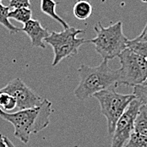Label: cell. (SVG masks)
Returning a JSON list of instances; mask_svg holds the SVG:
<instances>
[{
    "label": "cell",
    "instance_id": "8",
    "mask_svg": "<svg viewBox=\"0 0 147 147\" xmlns=\"http://www.w3.org/2000/svg\"><path fill=\"white\" fill-rule=\"evenodd\" d=\"M142 104L136 98L129 105L117 122L113 134L111 147H124L134 131V121Z\"/></svg>",
    "mask_w": 147,
    "mask_h": 147
},
{
    "label": "cell",
    "instance_id": "17",
    "mask_svg": "<svg viewBox=\"0 0 147 147\" xmlns=\"http://www.w3.org/2000/svg\"><path fill=\"white\" fill-rule=\"evenodd\" d=\"M124 147H147V137L134 131Z\"/></svg>",
    "mask_w": 147,
    "mask_h": 147
},
{
    "label": "cell",
    "instance_id": "12",
    "mask_svg": "<svg viewBox=\"0 0 147 147\" xmlns=\"http://www.w3.org/2000/svg\"><path fill=\"white\" fill-rule=\"evenodd\" d=\"M134 131L147 137V105L142 104L134 121Z\"/></svg>",
    "mask_w": 147,
    "mask_h": 147
},
{
    "label": "cell",
    "instance_id": "7",
    "mask_svg": "<svg viewBox=\"0 0 147 147\" xmlns=\"http://www.w3.org/2000/svg\"><path fill=\"white\" fill-rule=\"evenodd\" d=\"M0 92L9 94L15 97L17 111L37 107L42 105L45 99L28 87L19 77L10 80L5 86L0 89Z\"/></svg>",
    "mask_w": 147,
    "mask_h": 147
},
{
    "label": "cell",
    "instance_id": "24",
    "mask_svg": "<svg viewBox=\"0 0 147 147\" xmlns=\"http://www.w3.org/2000/svg\"><path fill=\"white\" fill-rule=\"evenodd\" d=\"M146 82H147V81H146Z\"/></svg>",
    "mask_w": 147,
    "mask_h": 147
},
{
    "label": "cell",
    "instance_id": "19",
    "mask_svg": "<svg viewBox=\"0 0 147 147\" xmlns=\"http://www.w3.org/2000/svg\"><path fill=\"white\" fill-rule=\"evenodd\" d=\"M30 0H9V9H15L19 8H30Z\"/></svg>",
    "mask_w": 147,
    "mask_h": 147
},
{
    "label": "cell",
    "instance_id": "4",
    "mask_svg": "<svg viewBox=\"0 0 147 147\" xmlns=\"http://www.w3.org/2000/svg\"><path fill=\"white\" fill-rule=\"evenodd\" d=\"M99 102L101 113L107 119V133L112 135L117 122L129 105L135 99L133 94H121L114 89L102 90L93 96Z\"/></svg>",
    "mask_w": 147,
    "mask_h": 147
},
{
    "label": "cell",
    "instance_id": "1",
    "mask_svg": "<svg viewBox=\"0 0 147 147\" xmlns=\"http://www.w3.org/2000/svg\"><path fill=\"white\" fill-rule=\"evenodd\" d=\"M52 112V102L44 99L42 105L37 107L14 113H5L0 108V118L10 123L15 128V138L27 145L30 134L41 132L49 125Z\"/></svg>",
    "mask_w": 147,
    "mask_h": 147
},
{
    "label": "cell",
    "instance_id": "23",
    "mask_svg": "<svg viewBox=\"0 0 147 147\" xmlns=\"http://www.w3.org/2000/svg\"><path fill=\"white\" fill-rule=\"evenodd\" d=\"M1 1H2V0H0V3H1Z\"/></svg>",
    "mask_w": 147,
    "mask_h": 147
},
{
    "label": "cell",
    "instance_id": "15",
    "mask_svg": "<svg viewBox=\"0 0 147 147\" xmlns=\"http://www.w3.org/2000/svg\"><path fill=\"white\" fill-rule=\"evenodd\" d=\"M17 107L16 100L9 94L0 92V108L5 113H12Z\"/></svg>",
    "mask_w": 147,
    "mask_h": 147
},
{
    "label": "cell",
    "instance_id": "21",
    "mask_svg": "<svg viewBox=\"0 0 147 147\" xmlns=\"http://www.w3.org/2000/svg\"><path fill=\"white\" fill-rule=\"evenodd\" d=\"M0 147H8L7 144L4 141V136L0 134Z\"/></svg>",
    "mask_w": 147,
    "mask_h": 147
},
{
    "label": "cell",
    "instance_id": "2",
    "mask_svg": "<svg viewBox=\"0 0 147 147\" xmlns=\"http://www.w3.org/2000/svg\"><path fill=\"white\" fill-rule=\"evenodd\" d=\"M80 83L74 94L80 101H85L95 94L107 89H114L119 84L118 69H113L107 60L96 67L80 64L78 69Z\"/></svg>",
    "mask_w": 147,
    "mask_h": 147
},
{
    "label": "cell",
    "instance_id": "18",
    "mask_svg": "<svg viewBox=\"0 0 147 147\" xmlns=\"http://www.w3.org/2000/svg\"><path fill=\"white\" fill-rule=\"evenodd\" d=\"M133 95L141 102V104L147 105V82L134 86L133 90Z\"/></svg>",
    "mask_w": 147,
    "mask_h": 147
},
{
    "label": "cell",
    "instance_id": "13",
    "mask_svg": "<svg viewBox=\"0 0 147 147\" xmlns=\"http://www.w3.org/2000/svg\"><path fill=\"white\" fill-rule=\"evenodd\" d=\"M9 12V6H4L0 3V25H2L5 29L7 30L9 34H15L21 31V28L16 27L10 23L9 20L8 15Z\"/></svg>",
    "mask_w": 147,
    "mask_h": 147
},
{
    "label": "cell",
    "instance_id": "6",
    "mask_svg": "<svg viewBox=\"0 0 147 147\" xmlns=\"http://www.w3.org/2000/svg\"><path fill=\"white\" fill-rule=\"evenodd\" d=\"M119 84L137 86L147 81V60L126 48L119 56Z\"/></svg>",
    "mask_w": 147,
    "mask_h": 147
},
{
    "label": "cell",
    "instance_id": "22",
    "mask_svg": "<svg viewBox=\"0 0 147 147\" xmlns=\"http://www.w3.org/2000/svg\"><path fill=\"white\" fill-rule=\"evenodd\" d=\"M4 141H5V143L7 144L8 147H15V146H14V144L12 143V141H11L8 137H6V136H4Z\"/></svg>",
    "mask_w": 147,
    "mask_h": 147
},
{
    "label": "cell",
    "instance_id": "14",
    "mask_svg": "<svg viewBox=\"0 0 147 147\" xmlns=\"http://www.w3.org/2000/svg\"><path fill=\"white\" fill-rule=\"evenodd\" d=\"M31 16H32V12L30 8H19L9 11L8 18L14 19L16 21L25 25L26 22L31 20Z\"/></svg>",
    "mask_w": 147,
    "mask_h": 147
},
{
    "label": "cell",
    "instance_id": "5",
    "mask_svg": "<svg viewBox=\"0 0 147 147\" xmlns=\"http://www.w3.org/2000/svg\"><path fill=\"white\" fill-rule=\"evenodd\" d=\"M84 32V30L69 27L61 32L53 31L50 33V36L44 40V42L53 47L54 58L52 65L53 67L58 65L63 59L78 53L79 48L86 43V41L84 38H78L77 36Z\"/></svg>",
    "mask_w": 147,
    "mask_h": 147
},
{
    "label": "cell",
    "instance_id": "20",
    "mask_svg": "<svg viewBox=\"0 0 147 147\" xmlns=\"http://www.w3.org/2000/svg\"><path fill=\"white\" fill-rule=\"evenodd\" d=\"M134 39H135L136 41H140V42H147V23L143 30L141 31V33Z\"/></svg>",
    "mask_w": 147,
    "mask_h": 147
},
{
    "label": "cell",
    "instance_id": "10",
    "mask_svg": "<svg viewBox=\"0 0 147 147\" xmlns=\"http://www.w3.org/2000/svg\"><path fill=\"white\" fill-rule=\"evenodd\" d=\"M58 4L57 2L53 0H42L41 2V10L47 15L50 16L52 19L58 21L59 24L63 27V29L69 28L68 23L63 20L57 13H56V5Z\"/></svg>",
    "mask_w": 147,
    "mask_h": 147
},
{
    "label": "cell",
    "instance_id": "16",
    "mask_svg": "<svg viewBox=\"0 0 147 147\" xmlns=\"http://www.w3.org/2000/svg\"><path fill=\"white\" fill-rule=\"evenodd\" d=\"M127 47L134 53L147 60V42H140L132 39L128 41Z\"/></svg>",
    "mask_w": 147,
    "mask_h": 147
},
{
    "label": "cell",
    "instance_id": "3",
    "mask_svg": "<svg viewBox=\"0 0 147 147\" xmlns=\"http://www.w3.org/2000/svg\"><path fill=\"white\" fill-rule=\"evenodd\" d=\"M94 30L96 36L87 40L95 46L96 51L102 57L103 60H111L128 48L127 44L129 39L123 34V22L118 21L107 27H104L99 21L95 26Z\"/></svg>",
    "mask_w": 147,
    "mask_h": 147
},
{
    "label": "cell",
    "instance_id": "9",
    "mask_svg": "<svg viewBox=\"0 0 147 147\" xmlns=\"http://www.w3.org/2000/svg\"><path fill=\"white\" fill-rule=\"evenodd\" d=\"M21 31L25 32L29 36L33 47L42 48L46 47L44 40L50 36V32L47 29L42 27L37 20L31 19L26 22L23 28H21Z\"/></svg>",
    "mask_w": 147,
    "mask_h": 147
},
{
    "label": "cell",
    "instance_id": "11",
    "mask_svg": "<svg viewBox=\"0 0 147 147\" xmlns=\"http://www.w3.org/2000/svg\"><path fill=\"white\" fill-rule=\"evenodd\" d=\"M73 14L78 20H85L92 14V6L87 0H78L74 5Z\"/></svg>",
    "mask_w": 147,
    "mask_h": 147
}]
</instances>
